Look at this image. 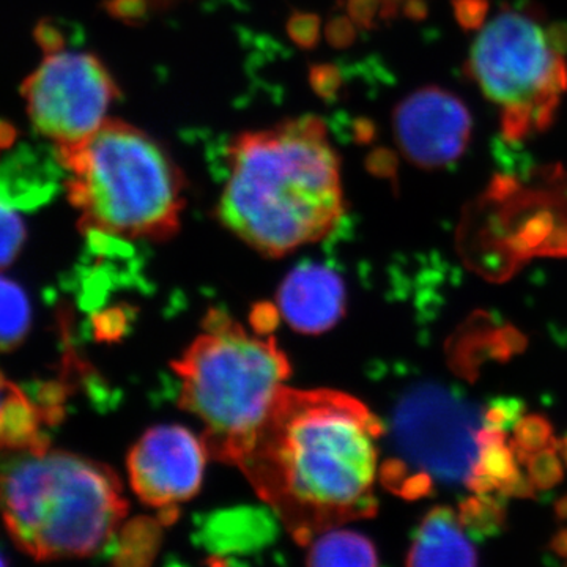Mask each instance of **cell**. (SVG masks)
Wrapping results in <instances>:
<instances>
[{
  "instance_id": "1",
  "label": "cell",
  "mask_w": 567,
  "mask_h": 567,
  "mask_svg": "<svg viewBox=\"0 0 567 567\" xmlns=\"http://www.w3.org/2000/svg\"><path fill=\"white\" fill-rule=\"evenodd\" d=\"M385 427L363 402L286 386L237 462L295 540L377 513V440Z\"/></svg>"
},
{
  "instance_id": "2",
  "label": "cell",
  "mask_w": 567,
  "mask_h": 567,
  "mask_svg": "<svg viewBox=\"0 0 567 567\" xmlns=\"http://www.w3.org/2000/svg\"><path fill=\"white\" fill-rule=\"evenodd\" d=\"M344 205L341 162L319 117L245 132L229 145L216 212L257 252L282 257L322 240Z\"/></svg>"
},
{
  "instance_id": "3",
  "label": "cell",
  "mask_w": 567,
  "mask_h": 567,
  "mask_svg": "<svg viewBox=\"0 0 567 567\" xmlns=\"http://www.w3.org/2000/svg\"><path fill=\"white\" fill-rule=\"evenodd\" d=\"M126 511L110 466L50 446L0 453V517L29 557H92L114 537Z\"/></svg>"
},
{
  "instance_id": "4",
  "label": "cell",
  "mask_w": 567,
  "mask_h": 567,
  "mask_svg": "<svg viewBox=\"0 0 567 567\" xmlns=\"http://www.w3.org/2000/svg\"><path fill=\"white\" fill-rule=\"evenodd\" d=\"M71 205L91 237L166 240L181 227L185 177L151 134L107 118L99 132L55 148Z\"/></svg>"
},
{
  "instance_id": "5",
  "label": "cell",
  "mask_w": 567,
  "mask_h": 567,
  "mask_svg": "<svg viewBox=\"0 0 567 567\" xmlns=\"http://www.w3.org/2000/svg\"><path fill=\"white\" fill-rule=\"evenodd\" d=\"M181 406L200 421L208 454L237 465L287 386L290 363L274 336L215 311L174 364Z\"/></svg>"
},
{
  "instance_id": "6",
  "label": "cell",
  "mask_w": 567,
  "mask_h": 567,
  "mask_svg": "<svg viewBox=\"0 0 567 567\" xmlns=\"http://www.w3.org/2000/svg\"><path fill=\"white\" fill-rule=\"evenodd\" d=\"M535 14L505 10L477 33L468 71L502 112L507 140H525L554 122L567 91L565 47Z\"/></svg>"
},
{
  "instance_id": "7",
  "label": "cell",
  "mask_w": 567,
  "mask_h": 567,
  "mask_svg": "<svg viewBox=\"0 0 567 567\" xmlns=\"http://www.w3.org/2000/svg\"><path fill=\"white\" fill-rule=\"evenodd\" d=\"M33 128L71 147L91 137L107 122L118 87L106 65L91 52H48L22 85Z\"/></svg>"
},
{
  "instance_id": "8",
  "label": "cell",
  "mask_w": 567,
  "mask_h": 567,
  "mask_svg": "<svg viewBox=\"0 0 567 567\" xmlns=\"http://www.w3.org/2000/svg\"><path fill=\"white\" fill-rule=\"evenodd\" d=\"M475 410L456 395L424 386L406 395L394 416L395 443L404 456L445 481L468 477L477 462Z\"/></svg>"
},
{
  "instance_id": "9",
  "label": "cell",
  "mask_w": 567,
  "mask_h": 567,
  "mask_svg": "<svg viewBox=\"0 0 567 567\" xmlns=\"http://www.w3.org/2000/svg\"><path fill=\"white\" fill-rule=\"evenodd\" d=\"M207 456L204 440L188 429L159 425L130 451V484L142 503L171 516L199 492Z\"/></svg>"
},
{
  "instance_id": "10",
  "label": "cell",
  "mask_w": 567,
  "mask_h": 567,
  "mask_svg": "<svg viewBox=\"0 0 567 567\" xmlns=\"http://www.w3.org/2000/svg\"><path fill=\"white\" fill-rule=\"evenodd\" d=\"M394 133L406 158L421 167H443L464 153L472 133L465 104L442 89H423L394 112Z\"/></svg>"
},
{
  "instance_id": "11",
  "label": "cell",
  "mask_w": 567,
  "mask_h": 567,
  "mask_svg": "<svg viewBox=\"0 0 567 567\" xmlns=\"http://www.w3.org/2000/svg\"><path fill=\"white\" fill-rule=\"evenodd\" d=\"M278 306L286 322L295 330L322 333L333 328L344 315V282L341 276L323 265H301L282 282Z\"/></svg>"
},
{
  "instance_id": "12",
  "label": "cell",
  "mask_w": 567,
  "mask_h": 567,
  "mask_svg": "<svg viewBox=\"0 0 567 567\" xmlns=\"http://www.w3.org/2000/svg\"><path fill=\"white\" fill-rule=\"evenodd\" d=\"M406 566H476L477 551L465 536L453 507L435 506L425 514L406 555Z\"/></svg>"
},
{
  "instance_id": "13",
  "label": "cell",
  "mask_w": 567,
  "mask_h": 567,
  "mask_svg": "<svg viewBox=\"0 0 567 567\" xmlns=\"http://www.w3.org/2000/svg\"><path fill=\"white\" fill-rule=\"evenodd\" d=\"M59 415L0 372V453L50 446L43 425L54 423Z\"/></svg>"
},
{
  "instance_id": "14",
  "label": "cell",
  "mask_w": 567,
  "mask_h": 567,
  "mask_svg": "<svg viewBox=\"0 0 567 567\" xmlns=\"http://www.w3.org/2000/svg\"><path fill=\"white\" fill-rule=\"evenodd\" d=\"M0 192L20 210L37 207L50 197L52 182L40 153L18 148L0 162Z\"/></svg>"
},
{
  "instance_id": "15",
  "label": "cell",
  "mask_w": 567,
  "mask_h": 567,
  "mask_svg": "<svg viewBox=\"0 0 567 567\" xmlns=\"http://www.w3.org/2000/svg\"><path fill=\"white\" fill-rule=\"evenodd\" d=\"M311 566H377L379 554L371 539L349 529L331 528L308 544Z\"/></svg>"
},
{
  "instance_id": "16",
  "label": "cell",
  "mask_w": 567,
  "mask_h": 567,
  "mask_svg": "<svg viewBox=\"0 0 567 567\" xmlns=\"http://www.w3.org/2000/svg\"><path fill=\"white\" fill-rule=\"evenodd\" d=\"M31 322L32 309L24 289L0 276V353L20 347L31 330Z\"/></svg>"
},
{
  "instance_id": "17",
  "label": "cell",
  "mask_w": 567,
  "mask_h": 567,
  "mask_svg": "<svg viewBox=\"0 0 567 567\" xmlns=\"http://www.w3.org/2000/svg\"><path fill=\"white\" fill-rule=\"evenodd\" d=\"M458 520L473 536L491 537L505 527V506L496 496L476 494L462 503Z\"/></svg>"
},
{
  "instance_id": "18",
  "label": "cell",
  "mask_w": 567,
  "mask_h": 567,
  "mask_svg": "<svg viewBox=\"0 0 567 567\" xmlns=\"http://www.w3.org/2000/svg\"><path fill=\"white\" fill-rule=\"evenodd\" d=\"M25 241V224L20 208L0 192V270L20 256Z\"/></svg>"
},
{
  "instance_id": "19",
  "label": "cell",
  "mask_w": 567,
  "mask_h": 567,
  "mask_svg": "<svg viewBox=\"0 0 567 567\" xmlns=\"http://www.w3.org/2000/svg\"><path fill=\"white\" fill-rule=\"evenodd\" d=\"M554 442V429L547 417L528 415L522 416L514 425V440L511 446H513L517 462L525 464L533 453L550 446Z\"/></svg>"
},
{
  "instance_id": "20",
  "label": "cell",
  "mask_w": 567,
  "mask_h": 567,
  "mask_svg": "<svg viewBox=\"0 0 567 567\" xmlns=\"http://www.w3.org/2000/svg\"><path fill=\"white\" fill-rule=\"evenodd\" d=\"M528 477L536 491H550L565 477L561 461L558 457V442L533 453L527 458Z\"/></svg>"
},
{
  "instance_id": "21",
  "label": "cell",
  "mask_w": 567,
  "mask_h": 567,
  "mask_svg": "<svg viewBox=\"0 0 567 567\" xmlns=\"http://www.w3.org/2000/svg\"><path fill=\"white\" fill-rule=\"evenodd\" d=\"M524 402L516 398L494 399L483 412V425L506 432L507 429H514L518 420L524 416Z\"/></svg>"
},
{
  "instance_id": "22",
  "label": "cell",
  "mask_w": 567,
  "mask_h": 567,
  "mask_svg": "<svg viewBox=\"0 0 567 567\" xmlns=\"http://www.w3.org/2000/svg\"><path fill=\"white\" fill-rule=\"evenodd\" d=\"M551 548L558 557L567 559V529H561L551 540Z\"/></svg>"
},
{
  "instance_id": "23",
  "label": "cell",
  "mask_w": 567,
  "mask_h": 567,
  "mask_svg": "<svg viewBox=\"0 0 567 567\" xmlns=\"http://www.w3.org/2000/svg\"><path fill=\"white\" fill-rule=\"evenodd\" d=\"M555 511H557V516L559 518H567V496H563L561 499L555 506Z\"/></svg>"
},
{
  "instance_id": "24",
  "label": "cell",
  "mask_w": 567,
  "mask_h": 567,
  "mask_svg": "<svg viewBox=\"0 0 567 567\" xmlns=\"http://www.w3.org/2000/svg\"><path fill=\"white\" fill-rule=\"evenodd\" d=\"M558 451L561 453L563 458H565V462L567 464V436L561 440V442H558Z\"/></svg>"
},
{
  "instance_id": "25",
  "label": "cell",
  "mask_w": 567,
  "mask_h": 567,
  "mask_svg": "<svg viewBox=\"0 0 567 567\" xmlns=\"http://www.w3.org/2000/svg\"><path fill=\"white\" fill-rule=\"evenodd\" d=\"M6 565H9V561H7V559L3 558V555L0 554V566H6Z\"/></svg>"
}]
</instances>
